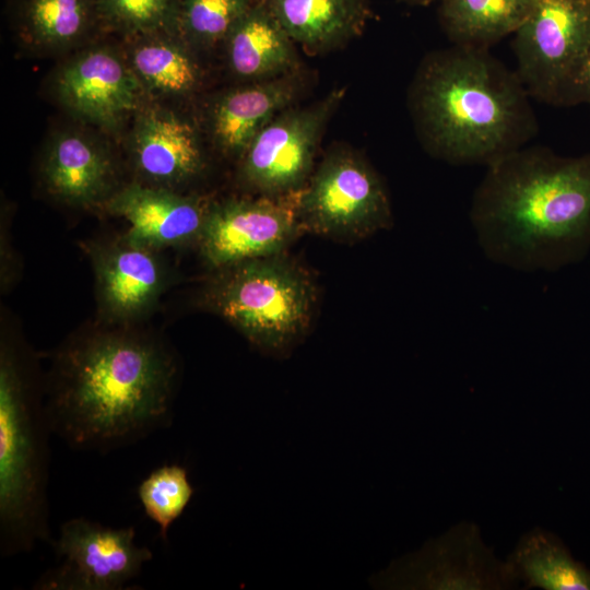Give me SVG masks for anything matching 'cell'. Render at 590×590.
Masks as SVG:
<instances>
[{
    "label": "cell",
    "mask_w": 590,
    "mask_h": 590,
    "mask_svg": "<svg viewBox=\"0 0 590 590\" xmlns=\"http://www.w3.org/2000/svg\"><path fill=\"white\" fill-rule=\"evenodd\" d=\"M178 371L170 349L127 324L76 337L45 386L52 434L81 451L138 442L172 424Z\"/></svg>",
    "instance_id": "6da1fadb"
},
{
    "label": "cell",
    "mask_w": 590,
    "mask_h": 590,
    "mask_svg": "<svg viewBox=\"0 0 590 590\" xmlns=\"http://www.w3.org/2000/svg\"><path fill=\"white\" fill-rule=\"evenodd\" d=\"M472 224L487 257L519 270H556L590 249V154L523 146L487 166Z\"/></svg>",
    "instance_id": "7a4b0ae2"
},
{
    "label": "cell",
    "mask_w": 590,
    "mask_h": 590,
    "mask_svg": "<svg viewBox=\"0 0 590 590\" xmlns=\"http://www.w3.org/2000/svg\"><path fill=\"white\" fill-rule=\"evenodd\" d=\"M516 71L489 49L458 45L421 62L409 107L424 149L453 165H491L526 146L539 126Z\"/></svg>",
    "instance_id": "3957f363"
},
{
    "label": "cell",
    "mask_w": 590,
    "mask_h": 590,
    "mask_svg": "<svg viewBox=\"0 0 590 590\" xmlns=\"http://www.w3.org/2000/svg\"><path fill=\"white\" fill-rule=\"evenodd\" d=\"M15 345L0 352V554L28 553L52 542L48 483L50 434L46 400Z\"/></svg>",
    "instance_id": "277c9868"
},
{
    "label": "cell",
    "mask_w": 590,
    "mask_h": 590,
    "mask_svg": "<svg viewBox=\"0 0 590 590\" xmlns=\"http://www.w3.org/2000/svg\"><path fill=\"white\" fill-rule=\"evenodd\" d=\"M308 273L284 252L241 261L219 270L203 302L267 352H281L307 330L315 305Z\"/></svg>",
    "instance_id": "5b68a950"
},
{
    "label": "cell",
    "mask_w": 590,
    "mask_h": 590,
    "mask_svg": "<svg viewBox=\"0 0 590 590\" xmlns=\"http://www.w3.org/2000/svg\"><path fill=\"white\" fill-rule=\"evenodd\" d=\"M296 213L302 231L335 239L363 238L392 223L380 177L364 158L346 151L328 154L296 192Z\"/></svg>",
    "instance_id": "8992f818"
},
{
    "label": "cell",
    "mask_w": 590,
    "mask_h": 590,
    "mask_svg": "<svg viewBox=\"0 0 590 590\" xmlns=\"http://www.w3.org/2000/svg\"><path fill=\"white\" fill-rule=\"evenodd\" d=\"M133 527L114 529L73 518L52 543L58 565L35 582L36 590H122L153 553L135 543Z\"/></svg>",
    "instance_id": "52a82bcc"
},
{
    "label": "cell",
    "mask_w": 590,
    "mask_h": 590,
    "mask_svg": "<svg viewBox=\"0 0 590 590\" xmlns=\"http://www.w3.org/2000/svg\"><path fill=\"white\" fill-rule=\"evenodd\" d=\"M381 585L399 589L509 590L519 582L507 560L488 548L477 526L460 522L418 552L396 560Z\"/></svg>",
    "instance_id": "ba28073f"
},
{
    "label": "cell",
    "mask_w": 590,
    "mask_h": 590,
    "mask_svg": "<svg viewBox=\"0 0 590 590\" xmlns=\"http://www.w3.org/2000/svg\"><path fill=\"white\" fill-rule=\"evenodd\" d=\"M512 35L521 82L532 99L555 106L570 67L590 39V0H534Z\"/></svg>",
    "instance_id": "9c48e42d"
},
{
    "label": "cell",
    "mask_w": 590,
    "mask_h": 590,
    "mask_svg": "<svg viewBox=\"0 0 590 590\" xmlns=\"http://www.w3.org/2000/svg\"><path fill=\"white\" fill-rule=\"evenodd\" d=\"M335 91L306 108H287L256 135L240 158L241 180L261 196L285 197L303 188L322 130L341 99Z\"/></svg>",
    "instance_id": "30bf717a"
},
{
    "label": "cell",
    "mask_w": 590,
    "mask_h": 590,
    "mask_svg": "<svg viewBox=\"0 0 590 590\" xmlns=\"http://www.w3.org/2000/svg\"><path fill=\"white\" fill-rule=\"evenodd\" d=\"M300 232L296 193L293 201L268 196L233 198L209 204L197 244L204 262L215 271L283 253Z\"/></svg>",
    "instance_id": "8fae6325"
},
{
    "label": "cell",
    "mask_w": 590,
    "mask_h": 590,
    "mask_svg": "<svg viewBox=\"0 0 590 590\" xmlns=\"http://www.w3.org/2000/svg\"><path fill=\"white\" fill-rule=\"evenodd\" d=\"M54 88L59 102L83 121L115 128L146 104L148 95L125 54L90 45L58 69Z\"/></svg>",
    "instance_id": "7c38bea8"
},
{
    "label": "cell",
    "mask_w": 590,
    "mask_h": 590,
    "mask_svg": "<svg viewBox=\"0 0 590 590\" xmlns=\"http://www.w3.org/2000/svg\"><path fill=\"white\" fill-rule=\"evenodd\" d=\"M96 283L102 315L114 322H129L153 309L167 282L166 269L156 249L127 234L84 244Z\"/></svg>",
    "instance_id": "4fadbf2b"
},
{
    "label": "cell",
    "mask_w": 590,
    "mask_h": 590,
    "mask_svg": "<svg viewBox=\"0 0 590 590\" xmlns=\"http://www.w3.org/2000/svg\"><path fill=\"white\" fill-rule=\"evenodd\" d=\"M130 155L142 184L177 190L204 169L197 128L182 115L144 104L134 115Z\"/></svg>",
    "instance_id": "5bb4252c"
},
{
    "label": "cell",
    "mask_w": 590,
    "mask_h": 590,
    "mask_svg": "<svg viewBox=\"0 0 590 590\" xmlns=\"http://www.w3.org/2000/svg\"><path fill=\"white\" fill-rule=\"evenodd\" d=\"M209 204L177 190L135 181L121 186L103 209L128 223L126 234L131 239L161 250L198 243Z\"/></svg>",
    "instance_id": "9a60e30c"
},
{
    "label": "cell",
    "mask_w": 590,
    "mask_h": 590,
    "mask_svg": "<svg viewBox=\"0 0 590 590\" xmlns=\"http://www.w3.org/2000/svg\"><path fill=\"white\" fill-rule=\"evenodd\" d=\"M40 174L50 196L79 208L103 209L121 187L108 148L96 138L74 130L51 138Z\"/></svg>",
    "instance_id": "2e32d148"
},
{
    "label": "cell",
    "mask_w": 590,
    "mask_h": 590,
    "mask_svg": "<svg viewBox=\"0 0 590 590\" xmlns=\"http://www.w3.org/2000/svg\"><path fill=\"white\" fill-rule=\"evenodd\" d=\"M293 73L248 82L220 94L208 114V130L215 148L240 160L261 129L287 109L298 94Z\"/></svg>",
    "instance_id": "e0dca14e"
},
{
    "label": "cell",
    "mask_w": 590,
    "mask_h": 590,
    "mask_svg": "<svg viewBox=\"0 0 590 590\" xmlns=\"http://www.w3.org/2000/svg\"><path fill=\"white\" fill-rule=\"evenodd\" d=\"M228 68L246 82L291 73L297 62L294 42L264 0L256 1L224 40Z\"/></svg>",
    "instance_id": "ac0fdd59"
},
{
    "label": "cell",
    "mask_w": 590,
    "mask_h": 590,
    "mask_svg": "<svg viewBox=\"0 0 590 590\" xmlns=\"http://www.w3.org/2000/svg\"><path fill=\"white\" fill-rule=\"evenodd\" d=\"M19 39L37 54H58L85 45L101 32L95 0H11Z\"/></svg>",
    "instance_id": "d6986e66"
},
{
    "label": "cell",
    "mask_w": 590,
    "mask_h": 590,
    "mask_svg": "<svg viewBox=\"0 0 590 590\" xmlns=\"http://www.w3.org/2000/svg\"><path fill=\"white\" fill-rule=\"evenodd\" d=\"M292 38L309 51L338 47L359 35L373 12L366 0H264Z\"/></svg>",
    "instance_id": "ffe728a7"
},
{
    "label": "cell",
    "mask_w": 590,
    "mask_h": 590,
    "mask_svg": "<svg viewBox=\"0 0 590 590\" xmlns=\"http://www.w3.org/2000/svg\"><path fill=\"white\" fill-rule=\"evenodd\" d=\"M127 44V61L148 95L186 97L199 90L203 74L196 50L177 34H149Z\"/></svg>",
    "instance_id": "44dd1931"
},
{
    "label": "cell",
    "mask_w": 590,
    "mask_h": 590,
    "mask_svg": "<svg viewBox=\"0 0 590 590\" xmlns=\"http://www.w3.org/2000/svg\"><path fill=\"white\" fill-rule=\"evenodd\" d=\"M507 562L524 589L590 590V569L545 529L535 527L524 533Z\"/></svg>",
    "instance_id": "7402d4cb"
},
{
    "label": "cell",
    "mask_w": 590,
    "mask_h": 590,
    "mask_svg": "<svg viewBox=\"0 0 590 590\" xmlns=\"http://www.w3.org/2000/svg\"><path fill=\"white\" fill-rule=\"evenodd\" d=\"M534 0H442L439 23L452 45L489 49L527 20Z\"/></svg>",
    "instance_id": "603a6c76"
},
{
    "label": "cell",
    "mask_w": 590,
    "mask_h": 590,
    "mask_svg": "<svg viewBox=\"0 0 590 590\" xmlns=\"http://www.w3.org/2000/svg\"><path fill=\"white\" fill-rule=\"evenodd\" d=\"M257 0H180L176 34L193 50L223 44Z\"/></svg>",
    "instance_id": "cb8c5ba5"
},
{
    "label": "cell",
    "mask_w": 590,
    "mask_h": 590,
    "mask_svg": "<svg viewBox=\"0 0 590 590\" xmlns=\"http://www.w3.org/2000/svg\"><path fill=\"white\" fill-rule=\"evenodd\" d=\"M101 31L126 39L169 32L176 34L180 0H95Z\"/></svg>",
    "instance_id": "d4e9b609"
},
{
    "label": "cell",
    "mask_w": 590,
    "mask_h": 590,
    "mask_svg": "<svg viewBox=\"0 0 590 590\" xmlns=\"http://www.w3.org/2000/svg\"><path fill=\"white\" fill-rule=\"evenodd\" d=\"M193 493L188 472L179 464H164L140 483L139 500L145 515L158 526L165 542L169 528L182 515Z\"/></svg>",
    "instance_id": "484cf974"
},
{
    "label": "cell",
    "mask_w": 590,
    "mask_h": 590,
    "mask_svg": "<svg viewBox=\"0 0 590 590\" xmlns=\"http://www.w3.org/2000/svg\"><path fill=\"white\" fill-rule=\"evenodd\" d=\"M590 106V39L570 67L557 95L556 105Z\"/></svg>",
    "instance_id": "4316f807"
},
{
    "label": "cell",
    "mask_w": 590,
    "mask_h": 590,
    "mask_svg": "<svg viewBox=\"0 0 590 590\" xmlns=\"http://www.w3.org/2000/svg\"><path fill=\"white\" fill-rule=\"evenodd\" d=\"M404 1H406L409 3H414V4H425V3H428V2H430L433 0H404Z\"/></svg>",
    "instance_id": "83f0119b"
}]
</instances>
